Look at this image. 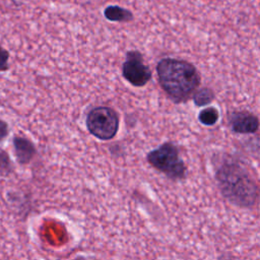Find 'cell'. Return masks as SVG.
<instances>
[{"instance_id": "cell-1", "label": "cell", "mask_w": 260, "mask_h": 260, "mask_svg": "<svg viewBox=\"0 0 260 260\" xmlns=\"http://www.w3.org/2000/svg\"><path fill=\"white\" fill-rule=\"evenodd\" d=\"M215 180L221 195L241 208H254L259 199V188L253 173L234 157H224L215 168Z\"/></svg>"}, {"instance_id": "cell-2", "label": "cell", "mask_w": 260, "mask_h": 260, "mask_svg": "<svg viewBox=\"0 0 260 260\" xmlns=\"http://www.w3.org/2000/svg\"><path fill=\"white\" fill-rule=\"evenodd\" d=\"M156 73L160 87L176 104L192 99L200 85V75L196 67L183 59H161L156 65Z\"/></svg>"}, {"instance_id": "cell-3", "label": "cell", "mask_w": 260, "mask_h": 260, "mask_svg": "<svg viewBox=\"0 0 260 260\" xmlns=\"http://www.w3.org/2000/svg\"><path fill=\"white\" fill-rule=\"evenodd\" d=\"M146 160L170 180L179 181L186 178L187 167L180 157L178 146L171 141H167L149 151L146 154Z\"/></svg>"}, {"instance_id": "cell-4", "label": "cell", "mask_w": 260, "mask_h": 260, "mask_svg": "<svg viewBox=\"0 0 260 260\" xmlns=\"http://www.w3.org/2000/svg\"><path fill=\"white\" fill-rule=\"evenodd\" d=\"M119 115L111 107L92 108L86 116L85 125L88 132L100 140L113 139L119 130Z\"/></svg>"}, {"instance_id": "cell-5", "label": "cell", "mask_w": 260, "mask_h": 260, "mask_svg": "<svg viewBox=\"0 0 260 260\" xmlns=\"http://www.w3.org/2000/svg\"><path fill=\"white\" fill-rule=\"evenodd\" d=\"M122 75L133 86H144L152 76V72L144 63L143 56L139 51H128L126 59L122 64Z\"/></svg>"}, {"instance_id": "cell-6", "label": "cell", "mask_w": 260, "mask_h": 260, "mask_svg": "<svg viewBox=\"0 0 260 260\" xmlns=\"http://www.w3.org/2000/svg\"><path fill=\"white\" fill-rule=\"evenodd\" d=\"M232 131L237 134H253L258 131L259 120L256 115L248 111H234L229 116Z\"/></svg>"}, {"instance_id": "cell-7", "label": "cell", "mask_w": 260, "mask_h": 260, "mask_svg": "<svg viewBox=\"0 0 260 260\" xmlns=\"http://www.w3.org/2000/svg\"><path fill=\"white\" fill-rule=\"evenodd\" d=\"M14 153L19 164H28L36 154V147L34 143L25 137L16 136L13 139Z\"/></svg>"}, {"instance_id": "cell-8", "label": "cell", "mask_w": 260, "mask_h": 260, "mask_svg": "<svg viewBox=\"0 0 260 260\" xmlns=\"http://www.w3.org/2000/svg\"><path fill=\"white\" fill-rule=\"evenodd\" d=\"M104 15L108 20L117 22H128L133 19V13L130 10L118 5H110L106 7Z\"/></svg>"}, {"instance_id": "cell-9", "label": "cell", "mask_w": 260, "mask_h": 260, "mask_svg": "<svg viewBox=\"0 0 260 260\" xmlns=\"http://www.w3.org/2000/svg\"><path fill=\"white\" fill-rule=\"evenodd\" d=\"M192 99L197 107H204L210 104L215 99V93L211 88L203 86L199 89H196V91L192 95Z\"/></svg>"}, {"instance_id": "cell-10", "label": "cell", "mask_w": 260, "mask_h": 260, "mask_svg": "<svg viewBox=\"0 0 260 260\" xmlns=\"http://www.w3.org/2000/svg\"><path fill=\"white\" fill-rule=\"evenodd\" d=\"M219 118V113L214 107H207L201 110L198 114V120L205 126H213Z\"/></svg>"}, {"instance_id": "cell-11", "label": "cell", "mask_w": 260, "mask_h": 260, "mask_svg": "<svg viewBox=\"0 0 260 260\" xmlns=\"http://www.w3.org/2000/svg\"><path fill=\"white\" fill-rule=\"evenodd\" d=\"M11 169L10 159L5 151L0 150V173L9 172Z\"/></svg>"}, {"instance_id": "cell-12", "label": "cell", "mask_w": 260, "mask_h": 260, "mask_svg": "<svg viewBox=\"0 0 260 260\" xmlns=\"http://www.w3.org/2000/svg\"><path fill=\"white\" fill-rule=\"evenodd\" d=\"M8 52L0 46V71H5L8 69Z\"/></svg>"}, {"instance_id": "cell-13", "label": "cell", "mask_w": 260, "mask_h": 260, "mask_svg": "<svg viewBox=\"0 0 260 260\" xmlns=\"http://www.w3.org/2000/svg\"><path fill=\"white\" fill-rule=\"evenodd\" d=\"M8 135V125L6 122L0 119V142Z\"/></svg>"}, {"instance_id": "cell-14", "label": "cell", "mask_w": 260, "mask_h": 260, "mask_svg": "<svg viewBox=\"0 0 260 260\" xmlns=\"http://www.w3.org/2000/svg\"><path fill=\"white\" fill-rule=\"evenodd\" d=\"M219 260H238L236 257L232 256L231 254H222L219 257Z\"/></svg>"}, {"instance_id": "cell-15", "label": "cell", "mask_w": 260, "mask_h": 260, "mask_svg": "<svg viewBox=\"0 0 260 260\" xmlns=\"http://www.w3.org/2000/svg\"><path fill=\"white\" fill-rule=\"evenodd\" d=\"M74 260H79V259H74Z\"/></svg>"}]
</instances>
